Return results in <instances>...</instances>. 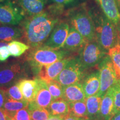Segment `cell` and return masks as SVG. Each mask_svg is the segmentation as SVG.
<instances>
[{
    "label": "cell",
    "instance_id": "36",
    "mask_svg": "<svg viewBox=\"0 0 120 120\" xmlns=\"http://www.w3.org/2000/svg\"><path fill=\"white\" fill-rule=\"evenodd\" d=\"M0 120H7V115L3 109H0Z\"/></svg>",
    "mask_w": 120,
    "mask_h": 120
},
{
    "label": "cell",
    "instance_id": "18",
    "mask_svg": "<svg viewBox=\"0 0 120 120\" xmlns=\"http://www.w3.org/2000/svg\"><path fill=\"white\" fill-rule=\"evenodd\" d=\"M38 89L35 100L33 102L38 107L48 109L53 102V98L48 89L46 82L40 78L38 77Z\"/></svg>",
    "mask_w": 120,
    "mask_h": 120
},
{
    "label": "cell",
    "instance_id": "39",
    "mask_svg": "<svg viewBox=\"0 0 120 120\" xmlns=\"http://www.w3.org/2000/svg\"><path fill=\"white\" fill-rule=\"evenodd\" d=\"M117 30L118 32V43L120 44V21L118 22V23L116 26Z\"/></svg>",
    "mask_w": 120,
    "mask_h": 120
},
{
    "label": "cell",
    "instance_id": "3",
    "mask_svg": "<svg viewBox=\"0 0 120 120\" xmlns=\"http://www.w3.org/2000/svg\"><path fill=\"white\" fill-rule=\"evenodd\" d=\"M31 71L26 60L0 64V88L6 90L21 79H27Z\"/></svg>",
    "mask_w": 120,
    "mask_h": 120
},
{
    "label": "cell",
    "instance_id": "10",
    "mask_svg": "<svg viewBox=\"0 0 120 120\" xmlns=\"http://www.w3.org/2000/svg\"><path fill=\"white\" fill-rule=\"evenodd\" d=\"M70 25L65 21H59L43 46L53 49H62L69 31Z\"/></svg>",
    "mask_w": 120,
    "mask_h": 120
},
{
    "label": "cell",
    "instance_id": "31",
    "mask_svg": "<svg viewBox=\"0 0 120 120\" xmlns=\"http://www.w3.org/2000/svg\"><path fill=\"white\" fill-rule=\"evenodd\" d=\"M14 118L16 120H31L28 107L18 111L15 113Z\"/></svg>",
    "mask_w": 120,
    "mask_h": 120
},
{
    "label": "cell",
    "instance_id": "1",
    "mask_svg": "<svg viewBox=\"0 0 120 120\" xmlns=\"http://www.w3.org/2000/svg\"><path fill=\"white\" fill-rule=\"evenodd\" d=\"M59 21L57 16L46 11L30 16L22 25L24 41L31 49L43 46Z\"/></svg>",
    "mask_w": 120,
    "mask_h": 120
},
{
    "label": "cell",
    "instance_id": "27",
    "mask_svg": "<svg viewBox=\"0 0 120 120\" xmlns=\"http://www.w3.org/2000/svg\"><path fill=\"white\" fill-rule=\"evenodd\" d=\"M107 55L111 60L118 79L120 80V44L118 43L109 49Z\"/></svg>",
    "mask_w": 120,
    "mask_h": 120
},
{
    "label": "cell",
    "instance_id": "35",
    "mask_svg": "<svg viewBox=\"0 0 120 120\" xmlns=\"http://www.w3.org/2000/svg\"><path fill=\"white\" fill-rule=\"evenodd\" d=\"M66 116H62V115H51L50 117H49L47 120H64Z\"/></svg>",
    "mask_w": 120,
    "mask_h": 120
},
{
    "label": "cell",
    "instance_id": "43",
    "mask_svg": "<svg viewBox=\"0 0 120 120\" xmlns=\"http://www.w3.org/2000/svg\"><path fill=\"white\" fill-rule=\"evenodd\" d=\"M4 1H5V0H0V2H4Z\"/></svg>",
    "mask_w": 120,
    "mask_h": 120
},
{
    "label": "cell",
    "instance_id": "29",
    "mask_svg": "<svg viewBox=\"0 0 120 120\" xmlns=\"http://www.w3.org/2000/svg\"><path fill=\"white\" fill-rule=\"evenodd\" d=\"M7 96L8 98L16 101H22L24 100L23 96L18 85V83L15 84L6 90Z\"/></svg>",
    "mask_w": 120,
    "mask_h": 120
},
{
    "label": "cell",
    "instance_id": "24",
    "mask_svg": "<svg viewBox=\"0 0 120 120\" xmlns=\"http://www.w3.org/2000/svg\"><path fill=\"white\" fill-rule=\"evenodd\" d=\"M69 107L70 114L82 119H89L85 100L69 103Z\"/></svg>",
    "mask_w": 120,
    "mask_h": 120
},
{
    "label": "cell",
    "instance_id": "33",
    "mask_svg": "<svg viewBox=\"0 0 120 120\" xmlns=\"http://www.w3.org/2000/svg\"><path fill=\"white\" fill-rule=\"evenodd\" d=\"M79 1V0H50L51 2H53L54 4H58L64 7L72 5Z\"/></svg>",
    "mask_w": 120,
    "mask_h": 120
},
{
    "label": "cell",
    "instance_id": "15",
    "mask_svg": "<svg viewBox=\"0 0 120 120\" xmlns=\"http://www.w3.org/2000/svg\"><path fill=\"white\" fill-rule=\"evenodd\" d=\"M103 14L110 21L117 26L120 21V12L116 0H95Z\"/></svg>",
    "mask_w": 120,
    "mask_h": 120
},
{
    "label": "cell",
    "instance_id": "41",
    "mask_svg": "<svg viewBox=\"0 0 120 120\" xmlns=\"http://www.w3.org/2000/svg\"><path fill=\"white\" fill-rule=\"evenodd\" d=\"M116 1H117V4L118 9H119V11L120 12V0H116Z\"/></svg>",
    "mask_w": 120,
    "mask_h": 120
},
{
    "label": "cell",
    "instance_id": "45",
    "mask_svg": "<svg viewBox=\"0 0 120 120\" xmlns=\"http://www.w3.org/2000/svg\"><path fill=\"white\" fill-rule=\"evenodd\" d=\"M0 64H1V62H0Z\"/></svg>",
    "mask_w": 120,
    "mask_h": 120
},
{
    "label": "cell",
    "instance_id": "23",
    "mask_svg": "<svg viewBox=\"0 0 120 120\" xmlns=\"http://www.w3.org/2000/svg\"><path fill=\"white\" fill-rule=\"evenodd\" d=\"M48 110L51 115L66 116L70 113L69 102L64 98L55 100L49 105Z\"/></svg>",
    "mask_w": 120,
    "mask_h": 120
},
{
    "label": "cell",
    "instance_id": "6",
    "mask_svg": "<svg viewBox=\"0 0 120 120\" xmlns=\"http://www.w3.org/2000/svg\"><path fill=\"white\" fill-rule=\"evenodd\" d=\"M107 53L96 40L87 41L79 51V62L85 70L99 64Z\"/></svg>",
    "mask_w": 120,
    "mask_h": 120
},
{
    "label": "cell",
    "instance_id": "11",
    "mask_svg": "<svg viewBox=\"0 0 120 120\" xmlns=\"http://www.w3.org/2000/svg\"><path fill=\"white\" fill-rule=\"evenodd\" d=\"M71 58L70 56L67 57L49 65L43 66L39 72L37 77L45 82L55 80Z\"/></svg>",
    "mask_w": 120,
    "mask_h": 120
},
{
    "label": "cell",
    "instance_id": "16",
    "mask_svg": "<svg viewBox=\"0 0 120 120\" xmlns=\"http://www.w3.org/2000/svg\"><path fill=\"white\" fill-rule=\"evenodd\" d=\"M115 113L113 92L111 88L107 91L102 98L99 120H111Z\"/></svg>",
    "mask_w": 120,
    "mask_h": 120
},
{
    "label": "cell",
    "instance_id": "34",
    "mask_svg": "<svg viewBox=\"0 0 120 120\" xmlns=\"http://www.w3.org/2000/svg\"><path fill=\"white\" fill-rule=\"evenodd\" d=\"M6 90L0 88V109H3L4 105L7 99Z\"/></svg>",
    "mask_w": 120,
    "mask_h": 120
},
{
    "label": "cell",
    "instance_id": "26",
    "mask_svg": "<svg viewBox=\"0 0 120 120\" xmlns=\"http://www.w3.org/2000/svg\"><path fill=\"white\" fill-rule=\"evenodd\" d=\"M8 48L10 55L13 57H19L29 50L31 47L26 43L14 40L8 43Z\"/></svg>",
    "mask_w": 120,
    "mask_h": 120
},
{
    "label": "cell",
    "instance_id": "12",
    "mask_svg": "<svg viewBox=\"0 0 120 120\" xmlns=\"http://www.w3.org/2000/svg\"><path fill=\"white\" fill-rule=\"evenodd\" d=\"M87 41L72 27L70 28L68 36L66 40L62 49L70 52H79Z\"/></svg>",
    "mask_w": 120,
    "mask_h": 120
},
{
    "label": "cell",
    "instance_id": "5",
    "mask_svg": "<svg viewBox=\"0 0 120 120\" xmlns=\"http://www.w3.org/2000/svg\"><path fill=\"white\" fill-rule=\"evenodd\" d=\"M68 19L72 27L77 30L87 41L96 40L95 25L91 13L84 8L70 11Z\"/></svg>",
    "mask_w": 120,
    "mask_h": 120
},
{
    "label": "cell",
    "instance_id": "38",
    "mask_svg": "<svg viewBox=\"0 0 120 120\" xmlns=\"http://www.w3.org/2000/svg\"><path fill=\"white\" fill-rule=\"evenodd\" d=\"M111 120H120V111L115 113Z\"/></svg>",
    "mask_w": 120,
    "mask_h": 120
},
{
    "label": "cell",
    "instance_id": "14",
    "mask_svg": "<svg viewBox=\"0 0 120 120\" xmlns=\"http://www.w3.org/2000/svg\"><path fill=\"white\" fill-rule=\"evenodd\" d=\"M18 85L23 95L24 100L28 102H32L35 100L38 89V79H24L18 82Z\"/></svg>",
    "mask_w": 120,
    "mask_h": 120
},
{
    "label": "cell",
    "instance_id": "8",
    "mask_svg": "<svg viewBox=\"0 0 120 120\" xmlns=\"http://www.w3.org/2000/svg\"><path fill=\"white\" fill-rule=\"evenodd\" d=\"M100 72V88L97 94L102 98L107 91L116 85L120 80L118 79L113 64L107 55L98 64Z\"/></svg>",
    "mask_w": 120,
    "mask_h": 120
},
{
    "label": "cell",
    "instance_id": "30",
    "mask_svg": "<svg viewBox=\"0 0 120 120\" xmlns=\"http://www.w3.org/2000/svg\"><path fill=\"white\" fill-rule=\"evenodd\" d=\"M113 95L115 112L120 111V81L112 87Z\"/></svg>",
    "mask_w": 120,
    "mask_h": 120
},
{
    "label": "cell",
    "instance_id": "42",
    "mask_svg": "<svg viewBox=\"0 0 120 120\" xmlns=\"http://www.w3.org/2000/svg\"><path fill=\"white\" fill-rule=\"evenodd\" d=\"M7 120H16L14 117H10L7 116Z\"/></svg>",
    "mask_w": 120,
    "mask_h": 120
},
{
    "label": "cell",
    "instance_id": "32",
    "mask_svg": "<svg viewBox=\"0 0 120 120\" xmlns=\"http://www.w3.org/2000/svg\"><path fill=\"white\" fill-rule=\"evenodd\" d=\"M11 56L7 46H4L0 48V62H5Z\"/></svg>",
    "mask_w": 120,
    "mask_h": 120
},
{
    "label": "cell",
    "instance_id": "21",
    "mask_svg": "<svg viewBox=\"0 0 120 120\" xmlns=\"http://www.w3.org/2000/svg\"><path fill=\"white\" fill-rule=\"evenodd\" d=\"M102 97L98 94L86 98L88 118L91 120H98Z\"/></svg>",
    "mask_w": 120,
    "mask_h": 120
},
{
    "label": "cell",
    "instance_id": "22",
    "mask_svg": "<svg viewBox=\"0 0 120 120\" xmlns=\"http://www.w3.org/2000/svg\"><path fill=\"white\" fill-rule=\"evenodd\" d=\"M29 102L25 100L22 101H16L7 98L4 105L3 109L10 117H14L15 113L18 111L28 107Z\"/></svg>",
    "mask_w": 120,
    "mask_h": 120
},
{
    "label": "cell",
    "instance_id": "28",
    "mask_svg": "<svg viewBox=\"0 0 120 120\" xmlns=\"http://www.w3.org/2000/svg\"><path fill=\"white\" fill-rule=\"evenodd\" d=\"M49 92L51 94L53 101L63 98L64 90L63 86L55 80L46 82Z\"/></svg>",
    "mask_w": 120,
    "mask_h": 120
},
{
    "label": "cell",
    "instance_id": "7",
    "mask_svg": "<svg viewBox=\"0 0 120 120\" xmlns=\"http://www.w3.org/2000/svg\"><path fill=\"white\" fill-rule=\"evenodd\" d=\"M78 57H72L55 79L63 87L81 82L85 77V71Z\"/></svg>",
    "mask_w": 120,
    "mask_h": 120
},
{
    "label": "cell",
    "instance_id": "25",
    "mask_svg": "<svg viewBox=\"0 0 120 120\" xmlns=\"http://www.w3.org/2000/svg\"><path fill=\"white\" fill-rule=\"evenodd\" d=\"M28 109L31 120H47L51 115L48 109L38 107L33 102L29 103Z\"/></svg>",
    "mask_w": 120,
    "mask_h": 120
},
{
    "label": "cell",
    "instance_id": "44",
    "mask_svg": "<svg viewBox=\"0 0 120 120\" xmlns=\"http://www.w3.org/2000/svg\"><path fill=\"white\" fill-rule=\"evenodd\" d=\"M81 120H90V119H82Z\"/></svg>",
    "mask_w": 120,
    "mask_h": 120
},
{
    "label": "cell",
    "instance_id": "9",
    "mask_svg": "<svg viewBox=\"0 0 120 120\" xmlns=\"http://www.w3.org/2000/svg\"><path fill=\"white\" fill-rule=\"evenodd\" d=\"M25 19L21 8L13 0H5L0 2V24L19 25Z\"/></svg>",
    "mask_w": 120,
    "mask_h": 120
},
{
    "label": "cell",
    "instance_id": "37",
    "mask_svg": "<svg viewBox=\"0 0 120 120\" xmlns=\"http://www.w3.org/2000/svg\"><path fill=\"white\" fill-rule=\"evenodd\" d=\"M82 118H78L77 117H75L73 115H71V114L69 113L68 115H67L66 116L64 120H81Z\"/></svg>",
    "mask_w": 120,
    "mask_h": 120
},
{
    "label": "cell",
    "instance_id": "17",
    "mask_svg": "<svg viewBox=\"0 0 120 120\" xmlns=\"http://www.w3.org/2000/svg\"><path fill=\"white\" fill-rule=\"evenodd\" d=\"M24 14L32 16L44 11L47 0H16Z\"/></svg>",
    "mask_w": 120,
    "mask_h": 120
},
{
    "label": "cell",
    "instance_id": "4",
    "mask_svg": "<svg viewBox=\"0 0 120 120\" xmlns=\"http://www.w3.org/2000/svg\"><path fill=\"white\" fill-rule=\"evenodd\" d=\"M95 25L96 41L106 52L118 43L116 26L104 14L93 18Z\"/></svg>",
    "mask_w": 120,
    "mask_h": 120
},
{
    "label": "cell",
    "instance_id": "20",
    "mask_svg": "<svg viewBox=\"0 0 120 120\" xmlns=\"http://www.w3.org/2000/svg\"><path fill=\"white\" fill-rule=\"evenodd\" d=\"M23 34L22 28L15 25L0 24V41L10 42L21 38Z\"/></svg>",
    "mask_w": 120,
    "mask_h": 120
},
{
    "label": "cell",
    "instance_id": "2",
    "mask_svg": "<svg viewBox=\"0 0 120 120\" xmlns=\"http://www.w3.org/2000/svg\"><path fill=\"white\" fill-rule=\"evenodd\" d=\"M70 52L64 49H53L46 46L31 49L27 54L25 60L34 75L37 76L42 67L69 57Z\"/></svg>",
    "mask_w": 120,
    "mask_h": 120
},
{
    "label": "cell",
    "instance_id": "19",
    "mask_svg": "<svg viewBox=\"0 0 120 120\" xmlns=\"http://www.w3.org/2000/svg\"><path fill=\"white\" fill-rule=\"evenodd\" d=\"M63 98L69 103L86 100L81 82L63 87Z\"/></svg>",
    "mask_w": 120,
    "mask_h": 120
},
{
    "label": "cell",
    "instance_id": "13",
    "mask_svg": "<svg viewBox=\"0 0 120 120\" xmlns=\"http://www.w3.org/2000/svg\"><path fill=\"white\" fill-rule=\"evenodd\" d=\"M81 83L86 98L97 94L100 88V72L97 70L85 75Z\"/></svg>",
    "mask_w": 120,
    "mask_h": 120
},
{
    "label": "cell",
    "instance_id": "40",
    "mask_svg": "<svg viewBox=\"0 0 120 120\" xmlns=\"http://www.w3.org/2000/svg\"><path fill=\"white\" fill-rule=\"evenodd\" d=\"M8 44V42H6L4 41H0V48L3 47L4 46H7Z\"/></svg>",
    "mask_w": 120,
    "mask_h": 120
}]
</instances>
